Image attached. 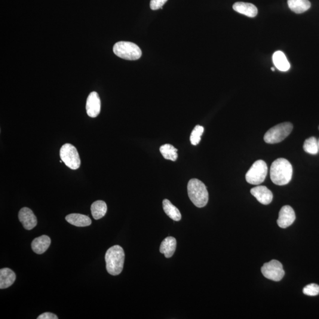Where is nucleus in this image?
Masks as SVG:
<instances>
[{
  "label": "nucleus",
  "mask_w": 319,
  "mask_h": 319,
  "mask_svg": "<svg viewBox=\"0 0 319 319\" xmlns=\"http://www.w3.org/2000/svg\"><path fill=\"white\" fill-rule=\"evenodd\" d=\"M293 176V167L287 160L280 158L272 162L270 168L272 182L278 186L286 185Z\"/></svg>",
  "instance_id": "obj_1"
},
{
  "label": "nucleus",
  "mask_w": 319,
  "mask_h": 319,
  "mask_svg": "<svg viewBox=\"0 0 319 319\" xmlns=\"http://www.w3.org/2000/svg\"><path fill=\"white\" fill-rule=\"evenodd\" d=\"M106 268L109 274L118 275L124 267L125 253L119 245H114L107 250L106 254Z\"/></svg>",
  "instance_id": "obj_2"
},
{
  "label": "nucleus",
  "mask_w": 319,
  "mask_h": 319,
  "mask_svg": "<svg viewBox=\"0 0 319 319\" xmlns=\"http://www.w3.org/2000/svg\"><path fill=\"white\" fill-rule=\"evenodd\" d=\"M188 192L192 203L198 208H203L208 204L209 194L206 186L201 180L192 179L188 185Z\"/></svg>",
  "instance_id": "obj_3"
},
{
  "label": "nucleus",
  "mask_w": 319,
  "mask_h": 319,
  "mask_svg": "<svg viewBox=\"0 0 319 319\" xmlns=\"http://www.w3.org/2000/svg\"><path fill=\"white\" fill-rule=\"evenodd\" d=\"M113 53L122 59L136 60L142 57V52L136 44L130 42H119L113 48Z\"/></svg>",
  "instance_id": "obj_4"
},
{
  "label": "nucleus",
  "mask_w": 319,
  "mask_h": 319,
  "mask_svg": "<svg viewBox=\"0 0 319 319\" xmlns=\"http://www.w3.org/2000/svg\"><path fill=\"white\" fill-rule=\"evenodd\" d=\"M293 128V125L290 122L278 124L266 132L264 136V140L268 144L280 143L289 136Z\"/></svg>",
  "instance_id": "obj_5"
},
{
  "label": "nucleus",
  "mask_w": 319,
  "mask_h": 319,
  "mask_svg": "<svg viewBox=\"0 0 319 319\" xmlns=\"http://www.w3.org/2000/svg\"><path fill=\"white\" fill-rule=\"evenodd\" d=\"M268 173V167L266 162L262 160H259L253 164L245 175V179L248 183L259 185L264 182Z\"/></svg>",
  "instance_id": "obj_6"
},
{
  "label": "nucleus",
  "mask_w": 319,
  "mask_h": 319,
  "mask_svg": "<svg viewBox=\"0 0 319 319\" xmlns=\"http://www.w3.org/2000/svg\"><path fill=\"white\" fill-rule=\"evenodd\" d=\"M60 157L66 166L70 169H78L81 165V159L77 150L72 144H65L61 147Z\"/></svg>",
  "instance_id": "obj_7"
},
{
  "label": "nucleus",
  "mask_w": 319,
  "mask_h": 319,
  "mask_svg": "<svg viewBox=\"0 0 319 319\" xmlns=\"http://www.w3.org/2000/svg\"><path fill=\"white\" fill-rule=\"evenodd\" d=\"M262 272L266 278L274 281H280L285 274L283 265L275 260L265 263L262 266Z\"/></svg>",
  "instance_id": "obj_8"
},
{
  "label": "nucleus",
  "mask_w": 319,
  "mask_h": 319,
  "mask_svg": "<svg viewBox=\"0 0 319 319\" xmlns=\"http://www.w3.org/2000/svg\"><path fill=\"white\" fill-rule=\"evenodd\" d=\"M296 219V214L293 209L288 205L281 209L277 219V224L281 228H286L292 225Z\"/></svg>",
  "instance_id": "obj_9"
},
{
  "label": "nucleus",
  "mask_w": 319,
  "mask_h": 319,
  "mask_svg": "<svg viewBox=\"0 0 319 319\" xmlns=\"http://www.w3.org/2000/svg\"><path fill=\"white\" fill-rule=\"evenodd\" d=\"M86 109L88 116L96 118L101 111V100L99 95L96 92H93L87 98Z\"/></svg>",
  "instance_id": "obj_10"
},
{
  "label": "nucleus",
  "mask_w": 319,
  "mask_h": 319,
  "mask_svg": "<svg viewBox=\"0 0 319 319\" xmlns=\"http://www.w3.org/2000/svg\"><path fill=\"white\" fill-rule=\"evenodd\" d=\"M18 218L20 222L23 224L24 228L26 230H31L35 228L38 223V220L33 213V211L28 208L21 209L18 213Z\"/></svg>",
  "instance_id": "obj_11"
},
{
  "label": "nucleus",
  "mask_w": 319,
  "mask_h": 319,
  "mask_svg": "<svg viewBox=\"0 0 319 319\" xmlns=\"http://www.w3.org/2000/svg\"><path fill=\"white\" fill-rule=\"evenodd\" d=\"M251 193L262 204L268 205L272 201V193L266 186H259L255 187V188L251 190Z\"/></svg>",
  "instance_id": "obj_12"
},
{
  "label": "nucleus",
  "mask_w": 319,
  "mask_h": 319,
  "mask_svg": "<svg viewBox=\"0 0 319 319\" xmlns=\"http://www.w3.org/2000/svg\"><path fill=\"white\" fill-rule=\"evenodd\" d=\"M233 9L238 13L249 17H255L258 14V9L253 4L244 2H235Z\"/></svg>",
  "instance_id": "obj_13"
},
{
  "label": "nucleus",
  "mask_w": 319,
  "mask_h": 319,
  "mask_svg": "<svg viewBox=\"0 0 319 319\" xmlns=\"http://www.w3.org/2000/svg\"><path fill=\"white\" fill-rule=\"evenodd\" d=\"M51 244V239L47 235H42L32 242V248L34 252L42 254L47 251Z\"/></svg>",
  "instance_id": "obj_14"
},
{
  "label": "nucleus",
  "mask_w": 319,
  "mask_h": 319,
  "mask_svg": "<svg viewBox=\"0 0 319 319\" xmlns=\"http://www.w3.org/2000/svg\"><path fill=\"white\" fill-rule=\"evenodd\" d=\"M16 279V275L13 270L8 268L0 270V288L4 289L13 284Z\"/></svg>",
  "instance_id": "obj_15"
},
{
  "label": "nucleus",
  "mask_w": 319,
  "mask_h": 319,
  "mask_svg": "<svg viewBox=\"0 0 319 319\" xmlns=\"http://www.w3.org/2000/svg\"><path fill=\"white\" fill-rule=\"evenodd\" d=\"M176 245V239L172 237H168L162 241L160 252L163 254L165 257L170 258L175 252Z\"/></svg>",
  "instance_id": "obj_16"
},
{
  "label": "nucleus",
  "mask_w": 319,
  "mask_h": 319,
  "mask_svg": "<svg viewBox=\"0 0 319 319\" xmlns=\"http://www.w3.org/2000/svg\"><path fill=\"white\" fill-rule=\"evenodd\" d=\"M65 219L67 222L78 227L88 226L92 223L90 217L79 213L69 214L66 216Z\"/></svg>",
  "instance_id": "obj_17"
},
{
  "label": "nucleus",
  "mask_w": 319,
  "mask_h": 319,
  "mask_svg": "<svg viewBox=\"0 0 319 319\" xmlns=\"http://www.w3.org/2000/svg\"><path fill=\"white\" fill-rule=\"evenodd\" d=\"M272 61L275 66L280 71L286 72L290 68V64L286 55L281 51L275 52L273 54Z\"/></svg>",
  "instance_id": "obj_18"
},
{
  "label": "nucleus",
  "mask_w": 319,
  "mask_h": 319,
  "mask_svg": "<svg viewBox=\"0 0 319 319\" xmlns=\"http://www.w3.org/2000/svg\"><path fill=\"white\" fill-rule=\"evenodd\" d=\"M287 3L290 10L297 14L303 13L311 7L309 0H288Z\"/></svg>",
  "instance_id": "obj_19"
},
{
  "label": "nucleus",
  "mask_w": 319,
  "mask_h": 319,
  "mask_svg": "<svg viewBox=\"0 0 319 319\" xmlns=\"http://www.w3.org/2000/svg\"><path fill=\"white\" fill-rule=\"evenodd\" d=\"M162 207H163L165 213L171 219L175 220V221H179L182 218L179 210L175 206H174L168 199H164L162 201Z\"/></svg>",
  "instance_id": "obj_20"
},
{
  "label": "nucleus",
  "mask_w": 319,
  "mask_h": 319,
  "mask_svg": "<svg viewBox=\"0 0 319 319\" xmlns=\"http://www.w3.org/2000/svg\"><path fill=\"white\" fill-rule=\"evenodd\" d=\"M91 213L95 219L98 220L102 218L107 212V206L105 202L97 201L91 205Z\"/></svg>",
  "instance_id": "obj_21"
},
{
  "label": "nucleus",
  "mask_w": 319,
  "mask_h": 319,
  "mask_svg": "<svg viewBox=\"0 0 319 319\" xmlns=\"http://www.w3.org/2000/svg\"><path fill=\"white\" fill-rule=\"evenodd\" d=\"M160 152L163 158L171 161H176L177 158V149L170 144H164L160 148Z\"/></svg>",
  "instance_id": "obj_22"
},
{
  "label": "nucleus",
  "mask_w": 319,
  "mask_h": 319,
  "mask_svg": "<svg viewBox=\"0 0 319 319\" xmlns=\"http://www.w3.org/2000/svg\"><path fill=\"white\" fill-rule=\"evenodd\" d=\"M303 149L309 154L317 155L319 152L318 142L314 137H310L304 143Z\"/></svg>",
  "instance_id": "obj_23"
},
{
  "label": "nucleus",
  "mask_w": 319,
  "mask_h": 319,
  "mask_svg": "<svg viewBox=\"0 0 319 319\" xmlns=\"http://www.w3.org/2000/svg\"><path fill=\"white\" fill-rule=\"evenodd\" d=\"M204 131V128L199 125H196L195 128L193 129L191 135V137H190L191 144H193V146L198 145V144L200 143L201 136L202 134H203Z\"/></svg>",
  "instance_id": "obj_24"
},
{
  "label": "nucleus",
  "mask_w": 319,
  "mask_h": 319,
  "mask_svg": "<svg viewBox=\"0 0 319 319\" xmlns=\"http://www.w3.org/2000/svg\"><path fill=\"white\" fill-rule=\"evenodd\" d=\"M303 291L307 296H316L319 294V286L317 284H310L303 288Z\"/></svg>",
  "instance_id": "obj_25"
},
{
  "label": "nucleus",
  "mask_w": 319,
  "mask_h": 319,
  "mask_svg": "<svg viewBox=\"0 0 319 319\" xmlns=\"http://www.w3.org/2000/svg\"><path fill=\"white\" fill-rule=\"evenodd\" d=\"M168 0H151L150 1V8H151L153 10H157L160 8H162L165 2H166Z\"/></svg>",
  "instance_id": "obj_26"
},
{
  "label": "nucleus",
  "mask_w": 319,
  "mask_h": 319,
  "mask_svg": "<svg viewBox=\"0 0 319 319\" xmlns=\"http://www.w3.org/2000/svg\"><path fill=\"white\" fill-rule=\"evenodd\" d=\"M38 319H57L58 318L56 315L52 314V313H44V314L40 315L39 317L37 318Z\"/></svg>",
  "instance_id": "obj_27"
},
{
  "label": "nucleus",
  "mask_w": 319,
  "mask_h": 319,
  "mask_svg": "<svg viewBox=\"0 0 319 319\" xmlns=\"http://www.w3.org/2000/svg\"><path fill=\"white\" fill-rule=\"evenodd\" d=\"M271 70H272V71H274L275 70L274 67H272Z\"/></svg>",
  "instance_id": "obj_28"
},
{
  "label": "nucleus",
  "mask_w": 319,
  "mask_h": 319,
  "mask_svg": "<svg viewBox=\"0 0 319 319\" xmlns=\"http://www.w3.org/2000/svg\"><path fill=\"white\" fill-rule=\"evenodd\" d=\"M318 147H319V140H318Z\"/></svg>",
  "instance_id": "obj_29"
},
{
  "label": "nucleus",
  "mask_w": 319,
  "mask_h": 319,
  "mask_svg": "<svg viewBox=\"0 0 319 319\" xmlns=\"http://www.w3.org/2000/svg\"></svg>",
  "instance_id": "obj_30"
}]
</instances>
